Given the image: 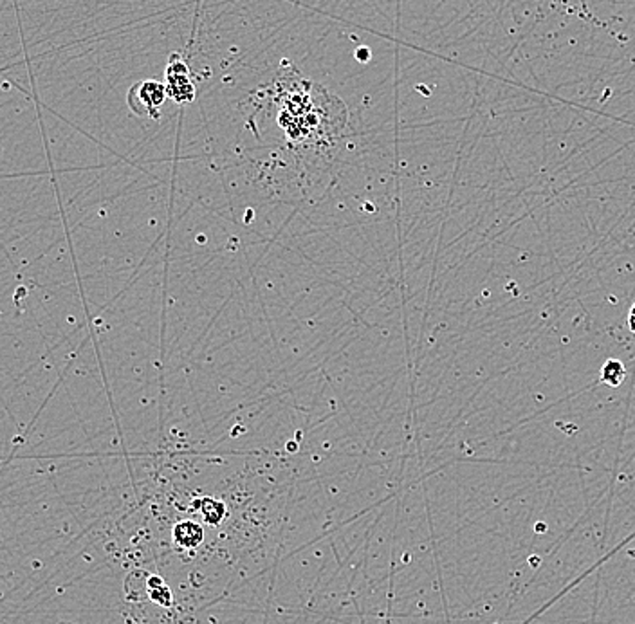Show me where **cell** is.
<instances>
[{"label":"cell","mask_w":635,"mask_h":624,"mask_svg":"<svg viewBox=\"0 0 635 624\" xmlns=\"http://www.w3.org/2000/svg\"><path fill=\"white\" fill-rule=\"evenodd\" d=\"M139 101V103L132 105L137 114H149V116H153V110L162 103V99H164V89H162L159 83H152V81H146L143 85H137L132 89L130 92V99L128 101Z\"/></svg>","instance_id":"6da1fadb"},{"label":"cell","mask_w":635,"mask_h":624,"mask_svg":"<svg viewBox=\"0 0 635 624\" xmlns=\"http://www.w3.org/2000/svg\"><path fill=\"white\" fill-rule=\"evenodd\" d=\"M173 539L183 548H195L203 543L204 530L197 521L186 520L173 527Z\"/></svg>","instance_id":"7a4b0ae2"},{"label":"cell","mask_w":635,"mask_h":624,"mask_svg":"<svg viewBox=\"0 0 635 624\" xmlns=\"http://www.w3.org/2000/svg\"><path fill=\"white\" fill-rule=\"evenodd\" d=\"M601 382L607 385V387L618 388L621 387L625 379H627V370H625V364L618 360H609L607 363L603 364V369H601V376H600Z\"/></svg>","instance_id":"3957f363"},{"label":"cell","mask_w":635,"mask_h":624,"mask_svg":"<svg viewBox=\"0 0 635 624\" xmlns=\"http://www.w3.org/2000/svg\"><path fill=\"white\" fill-rule=\"evenodd\" d=\"M198 509L203 512V518L210 525H219L226 516V505L215 498L198 500Z\"/></svg>","instance_id":"277c9868"},{"label":"cell","mask_w":635,"mask_h":624,"mask_svg":"<svg viewBox=\"0 0 635 624\" xmlns=\"http://www.w3.org/2000/svg\"><path fill=\"white\" fill-rule=\"evenodd\" d=\"M150 589V596H152V599L155 602H159V605H162V607H170L171 605V593H170V589H168L167 584L164 583H161L159 584V587H149Z\"/></svg>","instance_id":"5b68a950"},{"label":"cell","mask_w":635,"mask_h":624,"mask_svg":"<svg viewBox=\"0 0 635 624\" xmlns=\"http://www.w3.org/2000/svg\"><path fill=\"white\" fill-rule=\"evenodd\" d=\"M628 325H630V330H632V332H635V303H634V305H632L630 314H628Z\"/></svg>","instance_id":"8992f818"}]
</instances>
